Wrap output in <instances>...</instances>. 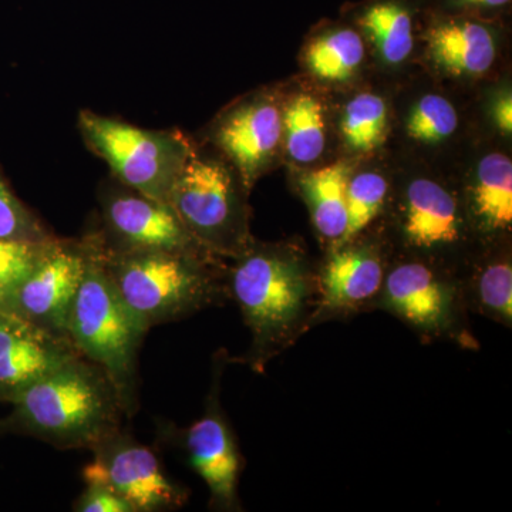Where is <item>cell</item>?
<instances>
[{
  "instance_id": "cell-1",
  "label": "cell",
  "mask_w": 512,
  "mask_h": 512,
  "mask_svg": "<svg viewBox=\"0 0 512 512\" xmlns=\"http://www.w3.org/2000/svg\"><path fill=\"white\" fill-rule=\"evenodd\" d=\"M227 288L251 333L242 362L254 372H264L312 329L318 278L298 251L249 244L228 269Z\"/></svg>"
},
{
  "instance_id": "cell-2",
  "label": "cell",
  "mask_w": 512,
  "mask_h": 512,
  "mask_svg": "<svg viewBox=\"0 0 512 512\" xmlns=\"http://www.w3.org/2000/svg\"><path fill=\"white\" fill-rule=\"evenodd\" d=\"M92 237L114 288L147 330L228 299L227 271L205 252L119 251Z\"/></svg>"
},
{
  "instance_id": "cell-3",
  "label": "cell",
  "mask_w": 512,
  "mask_h": 512,
  "mask_svg": "<svg viewBox=\"0 0 512 512\" xmlns=\"http://www.w3.org/2000/svg\"><path fill=\"white\" fill-rule=\"evenodd\" d=\"M20 423L57 448L96 450L119 434V394L99 366L74 357L13 397Z\"/></svg>"
},
{
  "instance_id": "cell-4",
  "label": "cell",
  "mask_w": 512,
  "mask_h": 512,
  "mask_svg": "<svg viewBox=\"0 0 512 512\" xmlns=\"http://www.w3.org/2000/svg\"><path fill=\"white\" fill-rule=\"evenodd\" d=\"M87 266L74 298L67 335L77 352L99 366L119 394L124 413H133L137 353L147 329L127 308L101 262L92 235Z\"/></svg>"
},
{
  "instance_id": "cell-5",
  "label": "cell",
  "mask_w": 512,
  "mask_h": 512,
  "mask_svg": "<svg viewBox=\"0 0 512 512\" xmlns=\"http://www.w3.org/2000/svg\"><path fill=\"white\" fill-rule=\"evenodd\" d=\"M376 311L389 313L423 343L450 342L478 350L460 271L404 256L390 262Z\"/></svg>"
},
{
  "instance_id": "cell-6",
  "label": "cell",
  "mask_w": 512,
  "mask_h": 512,
  "mask_svg": "<svg viewBox=\"0 0 512 512\" xmlns=\"http://www.w3.org/2000/svg\"><path fill=\"white\" fill-rule=\"evenodd\" d=\"M241 188L228 165L192 148L168 205L202 251L235 258L249 245Z\"/></svg>"
},
{
  "instance_id": "cell-7",
  "label": "cell",
  "mask_w": 512,
  "mask_h": 512,
  "mask_svg": "<svg viewBox=\"0 0 512 512\" xmlns=\"http://www.w3.org/2000/svg\"><path fill=\"white\" fill-rule=\"evenodd\" d=\"M87 147L109 164L114 180L168 204L171 188L192 147L180 133L146 130L94 111L79 114Z\"/></svg>"
},
{
  "instance_id": "cell-8",
  "label": "cell",
  "mask_w": 512,
  "mask_h": 512,
  "mask_svg": "<svg viewBox=\"0 0 512 512\" xmlns=\"http://www.w3.org/2000/svg\"><path fill=\"white\" fill-rule=\"evenodd\" d=\"M87 266L84 242H47L29 275L5 302L2 312L12 313L36 328L69 339L67 323Z\"/></svg>"
},
{
  "instance_id": "cell-9",
  "label": "cell",
  "mask_w": 512,
  "mask_h": 512,
  "mask_svg": "<svg viewBox=\"0 0 512 512\" xmlns=\"http://www.w3.org/2000/svg\"><path fill=\"white\" fill-rule=\"evenodd\" d=\"M100 207L103 228L94 234L104 247L119 251L205 252L192 241L170 205L151 200L117 180L101 187Z\"/></svg>"
},
{
  "instance_id": "cell-10",
  "label": "cell",
  "mask_w": 512,
  "mask_h": 512,
  "mask_svg": "<svg viewBox=\"0 0 512 512\" xmlns=\"http://www.w3.org/2000/svg\"><path fill=\"white\" fill-rule=\"evenodd\" d=\"M390 261L373 244L350 239L330 245L329 254L316 269L318 306L312 329L330 320H346L376 311Z\"/></svg>"
},
{
  "instance_id": "cell-11",
  "label": "cell",
  "mask_w": 512,
  "mask_h": 512,
  "mask_svg": "<svg viewBox=\"0 0 512 512\" xmlns=\"http://www.w3.org/2000/svg\"><path fill=\"white\" fill-rule=\"evenodd\" d=\"M403 248L414 258L458 271L451 254L467 239V218L456 195L439 181H410L397 208Z\"/></svg>"
},
{
  "instance_id": "cell-12",
  "label": "cell",
  "mask_w": 512,
  "mask_h": 512,
  "mask_svg": "<svg viewBox=\"0 0 512 512\" xmlns=\"http://www.w3.org/2000/svg\"><path fill=\"white\" fill-rule=\"evenodd\" d=\"M94 451L96 457L84 467V481L106 485L134 512L168 510L181 507L187 500V493L165 477L150 448L117 434Z\"/></svg>"
},
{
  "instance_id": "cell-13",
  "label": "cell",
  "mask_w": 512,
  "mask_h": 512,
  "mask_svg": "<svg viewBox=\"0 0 512 512\" xmlns=\"http://www.w3.org/2000/svg\"><path fill=\"white\" fill-rule=\"evenodd\" d=\"M77 356L72 340L0 311V392L10 400Z\"/></svg>"
},
{
  "instance_id": "cell-14",
  "label": "cell",
  "mask_w": 512,
  "mask_h": 512,
  "mask_svg": "<svg viewBox=\"0 0 512 512\" xmlns=\"http://www.w3.org/2000/svg\"><path fill=\"white\" fill-rule=\"evenodd\" d=\"M207 410L185 436L191 466L210 490L212 504L222 510L238 507V477L241 456L218 400V384L212 389Z\"/></svg>"
},
{
  "instance_id": "cell-15",
  "label": "cell",
  "mask_w": 512,
  "mask_h": 512,
  "mask_svg": "<svg viewBox=\"0 0 512 512\" xmlns=\"http://www.w3.org/2000/svg\"><path fill=\"white\" fill-rule=\"evenodd\" d=\"M282 114L271 101L241 104L215 128V143L234 164L245 188H251L282 140Z\"/></svg>"
},
{
  "instance_id": "cell-16",
  "label": "cell",
  "mask_w": 512,
  "mask_h": 512,
  "mask_svg": "<svg viewBox=\"0 0 512 512\" xmlns=\"http://www.w3.org/2000/svg\"><path fill=\"white\" fill-rule=\"evenodd\" d=\"M429 43L434 60L453 74L477 76L495 60L493 32L478 20H441L430 29Z\"/></svg>"
},
{
  "instance_id": "cell-17",
  "label": "cell",
  "mask_w": 512,
  "mask_h": 512,
  "mask_svg": "<svg viewBox=\"0 0 512 512\" xmlns=\"http://www.w3.org/2000/svg\"><path fill=\"white\" fill-rule=\"evenodd\" d=\"M470 212L478 232L498 237L512 225V163L504 154H488L480 161L470 192Z\"/></svg>"
},
{
  "instance_id": "cell-18",
  "label": "cell",
  "mask_w": 512,
  "mask_h": 512,
  "mask_svg": "<svg viewBox=\"0 0 512 512\" xmlns=\"http://www.w3.org/2000/svg\"><path fill=\"white\" fill-rule=\"evenodd\" d=\"M352 168L336 163L303 175L301 188L313 225L329 245L342 241L348 228V184Z\"/></svg>"
},
{
  "instance_id": "cell-19",
  "label": "cell",
  "mask_w": 512,
  "mask_h": 512,
  "mask_svg": "<svg viewBox=\"0 0 512 512\" xmlns=\"http://www.w3.org/2000/svg\"><path fill=\"white\" fill-rule=\"evenodd\" d=\"M464 293L471 313L512 326V262L510 255H493L467 262L461 269Z\"/></svg>"
},
{
  "instance_id": "cell-20",
  "label": "cell",
  "mask_w": 512,
  "mask_h": 512,
  "mask_svg": "<svg viewBox=\"0 0 512 512\" xmlns=\"http://www.w3.org/2000/svg\"><path fill=\"white\" fill-rule=\"evenodd\" d=\"M359 23L387 63H402L412 53V12L403 0L370 2L360 13Z\"/></svg>"
},
{
  "instance_id": "cell-21",
  "label": "cell",
  "mask_w": 512,
  "mask_h": 512,
  "mask_svg": "<svg viewBox=\"0 0 512 512\" xmlns=\"http://www.w3.org/2000/svg\"><path fill=\"white\" fill-rule=\"evenodd\" d=\"M286 151L301 164L313 163L326 146L325 120L320 101L309 94H299L282 116Z\"/></svg>"
},
{
  "instance_id": "cell-22",
  "label": "cell",
  "mask_w": 512,
  "mask_h": 512,
  "mask_svg": "<svg viewBox=\"0 0 512 512\" xmlns=\"http://www.w3.org/2000/svg\"><path fill=\"white\" fill-rule=\"evenodd\" d=\"M365 57V45L352 29L333 30L309 46L306 63L313 74L329 82H346Z\"/></svg>"
},
{
  "instance_id": "cell-23",
  "label": "cell",
  "mask_w": 512,
  "mask_h": 512,
  "mask_svg": "<svg viewBox=\"0 0 512 512\" xmlns=\"http://www.w3.org/2000/svg\"><path fill=\"white\" fill-rule=\"evenodd\" d=\"M387 131V107L382 97L363 93L343 110L342 133L357 153H370L383 143Z\"/></svg>"
},
{
  "instance_id": "cell-24",
  "label": "cell",
  "mask_w": 512,
  "mask_h": 512,
  "mask_svg": "<svg viewBox=\"0 0 512 512\" xmlns=\"http://www.w3.org/2000/svg\"><path fill=\"white\" fill-rule=\"evenodd\" d=\"M387 198H389V183L383 175L369 171V173L350 177L348 228L338 244L348 242L365 232L386 208Z\"/></svg>"
},
{
  "instance_id": "cell-25",
  "label": "cell",
  "mask_w": 512,
  "mask_h": 512,
  "mask_svg": "<svg viewBox=\"0 0 512 512\" xmlns=\"http://www.w3.org/2000/svg\"><path fill=\"white\" fill-rule=\"evenodd\" d=\"M458 116L450 101L437 94H427L414 106L407 120L410 137L420 143L446 140L457 130Z\"/></svg>"
},
{
  "instance_id": "cell-26",
  "label": "cell",
  "mask_w": 512,
  "mask_h": 512,
  "mask_svg": "<svg viewBox=\"0 0 512 512\" xmlns=\"http://www.w3.org/2000/svg\"><path fill=\"white\" fill-rule=\"evenodd\" d=\"M0 239L42 244L52 239L36 218L9 190L0 175Z\"/></svg>"
},
{
  "instance_id": "cell-27",
  "label": "cell",
  "mask_w": 512,
  "mask_h": 512,
  "mask_svg": "<svg viewBox=\"0 0 512 512\" xmlns=\"http://www.w3.org/2000/svg\"><path fill=\"white\" fill-rule=\"evenodd\" d=\"M49 241L28 244L0 239V309L8 301L10 293L15 291L20 282L32 271Z\"/></svg>"
},
{
  "instance_id": "cell-28",
  "label": "cell",
  "mask_w": 512,
  "mask_h": 512,
  "mask_svg": "<svg viewBox=\"0 0 512 512\" xmlns=\"http://www.w3.org/2000/svg\"><path fill=\"white\" fill-rule=\"evenodd\" d=\"M82 512H134L133 507L106 485L87 484L76 505Z\"/></svg>"
},
{
  "instance_id": "cell-29",
  "label": "cell",
  "mask_w": 512,
  "mask_h": 512,
  "mask_svg": "<svg viewBox=\"0 0 512 512\" xmlns=\"http://www.w3.org/2000/svg\"><path fill=\"white\" fill-rule=\"evenodd\" d=\"M493 116L498 128L510 136L512 131V97L510 93H505L495 101Z\"/></svg>"
},
{
  "instance_id": "cell-30",
  "label": "cell",
  "mask_w": 512,
  "mask_h": 512,
  "mask_svg": "<svg viewBox=\"0 0 512 512\" xmlns=\"http://www.w3.org/2000/svg\"><path fill=\"white\" fill-rule=\"evenodd\" d=\"M448 5L460 9H501L510 5L511 0H446Z\"/></svg>"
}]
</instances>
